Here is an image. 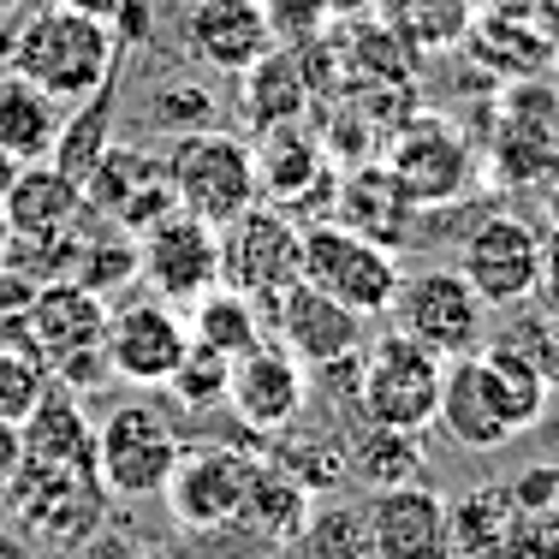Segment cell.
I'll use <instances>...</instances> for the list:
<instances>
[{"mask_svg":"<svg viewBox=\"0 0 559 559\" xmlns=\"http://www.w3.org/2000/svg\"><path fill=\"white\" fill-rule=\"evenodd\" d=\"M417 12H423V19H417V36H429V43H435V0H417ZM452 12H464V0H452ZM459 24H464V19H447L441 31L452 36Z\"/></svg>","mask_w":559,"mask_h":559,"instance_id":"ee69618b","label":"cell"},{"mask_svg":"<svg viewBox=\"0 0 559 559\" xmlns=\"http://www.w3.org/2000/svg\"><path fill=\"white\" fill-rule=\"evenodd\" d=\"M7 245H12V233H7V215H0V257H7Z\"/></svg>","mask_w":559,"mask_h":559,"instance_id":"7dc6e473","label":"cell"},{"mask_svg":"<svg viewBox=\"0 0 559 559\" xmlns=\"http://www.w3.org/2000/svg\"><path fill=\"white\" fill-rule=\"evenodd\" d=\"M19 464H48V471H78L96 476V429H90L78 393L48 388L31 423L19 429Z\"/></svg>","mask_w":559,"mask_h":559,"instance_id":"ffe728a7","label":"cell"},{"mask_svg":"<svg viewBox=\"0 0 559 559\" xmlns=\"http://www.w3.org/2000/svg\"><path fill=\"white\" fill-rule=\"evenodd\" d=\"M554 381H559V345H554Z\"/></svg>","mask_w":559,"mask_h":559,"instance_id":"f907efd6","label":"cell"},{"mask_svg":"<svg viewBox=\"0 0 559 559\" xmlns=\"http://www.w3.org/2000/svg\"><path fill=\"white\" fill-rule=\"evenodd\" d=\"M298 548L310 559H369V518L364 506H340V500H316L310 524H304Z\"/></svg>","mask_w":559,"mask_h":559,"instance_id":"836d02e7","label":"cell"},{"mask_svg":"<svg viewBox=\"0 0 559 559\" xmlns=\"http://www.w3.org/2000/svg\"><path fill=\"white\" fill-rule=\"evenodd\" d=\"M298 280L369 322V316H388L393 310L399 280H405V274H399V257H393V250H381L376 238L352 233V226H340V221H310V226H304Z\"/></svg>","mask_w":559,"mask_h":559,"instance_id":"5b68a950","label":"cell"},{"mask_svg":"<svg viewBox=\"0 0 559 559\" xmlns=\"http://www.w3.org/2000/svg\"><path fill=\"white\" fill-rule=\"evenodd\" d=\"M48 388H55V376L43 369V357H31L12 340H0V423H7V429H24Z\"/></svg>","mask_w":559,"mask_h":559,"instance_id":"d590c367","label":"cell"},{"mask_svg":"<svg viewBox=\"0 0 559 559\" xmlns=\"http://www.w3.org/2000/svg\"><path fill=\"white\" fill-rule=\"evenodd\" d=\"M316 512V495L304 483H292L274 459H257V476H250L245 512H238V536H250L257 548H298L304 524Z\"/></svg>","mask_w":559,"mask_h":559,"instance_id":"603a6c76","label":"cell"},{"mask_svg":"<svg viewBox=\"0 0 559 559\" xmlns=\"http://www.w3.org/2000/svg\"><path fill=\"white\" fill-rule=\"evenodd\" d=\"M0 559H31V548H24V542L12 536V530H0Z\"/></svg>","mask_w":559,"mask_h":559,"instance_id":"f6af8a7d","label":"cell"},{"mask_svg":"<svg viewBox=\"0 0 559 559\" xmlns=\"http://www.w3.org/2000/svg\"><path fill=\"white\" fill-rule=\"evenodd\" d=\"M55 7H66V12H84V19H96V24H114V12L126 7V0H55Z\"/></svg>","mask_w":559,"mask_h":559,"instance_id":"7bdbcfd3","label":"cell"},{"mask_svg":"<svg viewBox=\"0 0 559 559\" xmlns=\"http://www.w3.org/2000/svg\"><path fill=\"white\" fill-rule=\"evenodd\" d=\"M369 518V559H452L447 500L429 483L381 488L364 500Z\"/></svg>","mask_w":559,"mask_h":559,"instance_id":"2e32d148","label":"cell"},{"mask_svg":"<svg viewBox=\"0 0 559 559\" xmlns=\"http://www.w3.org/2000/svg\"><path fill=\"white\" fill-rule=\"evenodd\" d=\"M108 114H114V84L102 90V96H90V108L72 119V126H60V138H55V155H48V162H55L66 179H78L84 185L90 179V167L102 162V150H108Z\"/></svg>","mask_w":559,"mask_h":559,"instance_id":"e575fe53","label":"cell"},{"mask_svg":"<svg viewBox=\"0 0 559 559\" xmlns=\"http://www.w3.org/2000/svg\"><path fill=\"white\" fill-rule=\"evenodd\" d=\"M257 155V191L262 203L286 209L292 221H304L316 191H334V167H328L322 138H310L304 126H274L262 131V143H250Z\"/></svg>","mask_w":559,"mask_h":559,"instance_id":"d6986e66","label":"cell"},{"mask_svg":"<svg viewBox=\"0 0 559 559\" xmlns=\"http://www.w3.org/2000/svg\"><path fill=\"white\" fill-rule=\"evenodd\" d=\"M269 328H274V345H286L292 357H298L304 369H322V364H340V357H352V352H364L369 334H364V316H352L345 304L334 298H322L316 286H292V292H280L274 298V310H269Z\"/></svg>","mask_w":559,"mask_h":559,"instance_id":"e0dca14e","label":"cell"},{"mask_svg":"<svg viewBox=\"0 0 559 559\" xmlns=\"http://www.w3.org/2000/svg\"><path fill=\"white\" fill-rule=\"evenodd\" d=\"M179 452L185 441L162 411L150 399H126L96 423V483L114 500H155L167 488Z\"/></svg>","mask_w":559,"mask_h":559,"instance_id":"52a82bcc","label":"cell"},{"mask_svg":"<svg viewBox=\"0 0 559 559\" xmlns=\"http://www.w3.org/2000/svg\"><path fill=\"white\" fill-rule=\"evenodd\" d=\"M393 322L405 340H417L423 352H435L441 364L476 357L488 345V304L471 292V280L459 269H423L399 280L393 298Z\"/></svg>","mask_w":559,"mask_h":559,"instance_id":"ba28073f","label":"cell"},{"mask_svg":"<svg viewBox=\"0 0 559 559\" xmlns=\"http://www.w3.org/2000/svg\"><path fill=\"white\" fill-rule=\"evenodd\" d=\"M119 43L108 24L84 19V12L66 7H36L31 19L12 24V48H7V72L31 78L36 90L60 102H90L114 84L119 72Z\"/></svg>","mask_w":559,"mask_h":559,"instance_id":"6da1fadb","label":"cell"},{"mask_svg":"<svg viewBox=\"0 0 559 559\" xmlns=\"http://www.w3.org/2000/svg\"><path fill=\"white\" fill-rule=\"evenodd\" d=\"M269 459L292 476V483L310 488L316 500H328L345 483V441H334V435H316V429H298V423H292L286 435H274Z\"/></svg>","mask_w":559,"mask_h":559,"instance_id":"1f68e13d","label":"cell"},{"mask_svg":"<svg viewBox=\"0 0 559 559\" xmlns=\"http://www.w3.org/2000/svg\"><path fill=\"white\" fill-rule=\"evenodd\" d=\"M447 530H452V559H506L518 530V506L506 483H476L459 500H447Z\"/></svg>","mask_w":559,"mask_h":559,"instance_id":"4316f807","label":"cell"},{"mask_svg":"<svg viewBox=\"0 0 559 559\" xmlns=\"http://www.w3.org/2000/svg\"><path fill=\"white\" fill-rule=\"evenodd\" d=\"M31 298H36V280L24 269H12V262H0V328L19 322V316L31 310Z\"/></svg>","mask_w":559,"mask_h":559,"instance_id":"f35d334b","label":"cell"},{"mask_svg":"<svg viewBox=\"0 0 559 559\" xmlns=\"http://www.w3.org/2000/svg\"><path fill=\"white\" fill-rule=\"evenodd\" d=\"M536 447H542L548 464H559V405H548V417L536 423Z\"/></svg>","mask_w":559,"mask_h":559,"instance_id":"b9f144b4","label":"cell"},{"mask_svg":"<svg viewBox=\"0 0 559 559\" xmlns=\"http://www.w3.org/2000/svg\"><path fill=\"white\" fill-rule=\"evenodd\" d=\"M72 559H143V554L131 548V542L119 536V530H90V536L72 548Z\"/></svg>","mask_w":559,"mask_h":559,"instance_id":"60d3db41","label":"cell"},{"mask_svg":"<svg viewBox=\"0 0 559 559\" xmlns=\"http://www.w3.org/2000/svg\"><path fill=\"white\" fill-rule=\"evenodd\" d=\"M162 173L173 185V203L209 226H226L233 215H245L250 203H262L257 155H250V143L238 131H221V126L173 138L162 155Z\"/></svg>","mask_w":559,"mask_h":559,"instance_id":"3957f363","label":"cell"},{"mask_svg":"<svg viewBox=\"0 0 559 559\" xmlns=\"http://www.w3.org/2000/svg\"><path fill=\"white\" fill-rule=\"evenodd\" d=\"M226 376H233V364H226V357L191 345V352H185V364L173 369L167 388L179 393L185 411H215V405H226Z\"/></svg>","mask_w":559,"mask_h":559,"instance_id":"8d00e7d4","label":"cell"},{"mask_svg":"<svg viewBox=\"0 0 559 559\" xmlns=\"http://www.w3.org/2000/svg\"><path fill=\"white\" fill-rule=\"evenodd\" d=\"M435 429H447V441L464 447V452H500L506 441H512L506 423L495 417V405H488L483 381H476V357L447 364L441 405H435Z\"/></svg>","mask_w":559,"mask_h":559,"instance_id":"83f0119b","label":"cell"},{"mask_svg":"<svg viewBox=\"0 0 559 559\" xmlns=\"http://www.w3.org/2000/svg\"><path fill=\"white\" fill-rule=\"evenodd\" d=\"M43 7H55V0H43Z\"/></svg>","mask_w":559,"mask_h":559,"instance_id":"f5cc1de1","label":"cell"},{"mask_svg":"<svg viewBox=\"0 0 559 559\" xmlns=\"http://www.w3.org/2000/svg\"><path fill=\"white\" fill-rule=\"evenodd\" d=\"M31 559H72V554H60V548H43V554H31Z\"/></svg>","mask_w":559,"mask_h":559,"instance_id":"c3c4849f","label":"cell"},{"mask_svg":"<svg viewBox=\"0 0 559 559\" xmlns=\"http://www.w3.org/2000/svg\"><path fill=\"white\" fill-rule=\"evenodd\" d=\"M60 126H66V114L48 90H36L31 78H19V72H0V150H7L12 162L19 167L48 162Z\"/></svg>","mask_w":559,"mask_h":559,"instance_id":"484cf974","label":"cell"},{"mask_svg":"<svg viewBox=\"0 0 559 559\" xmlns=\"http://www.w3.org/2000/svg\"><path fill=\"white\" fill-rule=\"evenodd\" d=\"M7 506L43 548H78L90 530H102V483L78 471H48V464H19L7 476Z\"/></svg>","mask_w":559,"mask_h":559,"instance_id":"4fadbf2b","label":"cell"},{"mask_svg":"<svg viewBox=\"0 0 559 559\" xmlns=\"http://www.w3.org/2000/svg\"><path fill=\"white\" fill-rule=\"evenodd\" d=\"M506 495H512L518 518H536V512H559V464H548V459L524 464V471H518L512 483H506Z\"/></svg>","mask_w":559,"mask_h":559,"instance_id":"74e56055","label":"cell"},{"mask_svg":"<svg viewBox=\"0 0 559 559\" xmlns=\"http://www.w3.org/2000/svg\"><path fill=\"white\" fill-rule=\"evenodd\" d=\"M102 334H108V298L78 286V280H48V286H36L31 310L0 328V340L24 345L31 357H43V369L66 393L102 381V369H108Z\"/></svg>","mask_w":559,"mask_h":559,"instance_id":"7a4b0ae2","label":"cell"},{"mask_svg":"<svg viewBox=\"0 0 559 559\" xmlns=\"http://www.w3.org/2000/svg\"><path fill=\"white\" fill-rule=\"evenodd\" d=\"M476 381H483L488 405H495V417L506 423V435H530L542 417H548L554 405V376L542 364H530V357H518L512 345H495L488 340L483 352H476Z\"/></svg>","mask_w":559,"mask_h":559,"instance_id":"44dd1931","label":"cell"},{"mask_svg":"<svg viewBox=\"0 0 559 559\" xmlns=\"http://www.w3.org/2000/svg\"><path fill=\"white\" fill-rule=\"evenodd\" d=\"M179 7H197V0H179Z\"/></svg>","mask_w":559,"mask_h":559,"instance_id":"816d5d0a","label":"cell"},{"mask_svg":"<svg viewBox=\"0 0 559 559\" xmlns=\"http://www.w3.org/2000/svg\"><path fill=\"white\" fill-rule=\"evenodd\" d=\"M185 328H191V345L226 357V364H238L245 352H257V345L269 340L262 310L250 298H238V292H226V286L203 292V298L191 304V316H185Z\"/></svg>","mask_w":559,"mask_h":559,"instance_id":"f546056e","label":"cell"},{"mask_svg":"<svg viewBox=\"0 0 559 559\" xmlns=\"http://www.w3.org/2000/svg\"><path fill=\"white\" fill-rule=\"evenodd\" d=\"M423 471H429L423 435H399V429L364 423V429L345 441V476L364 483L369 495H381V488H411V483H423Z\"/></svg>","mask_w":559,"mask_h":559,"instance_id":"f1b7e54d","label":"cell"},{"mask_svg":"<svg viewBox=\"0 0 559 559\" xmlns=\"http://www.w3.org/2000/svg\"><path fill=\"white\" fill-rule=\"evenodd\" d=\"M155 179H167L162 155L138 150V143H108V150H102V162L90 167V179H84V209L114 226L119 215H126L131 197H138L143 185H155Z\"/></svg>","mask_w":559,"mask_h":559,"instance_id":"4dcf8cb0","label":"cell"},{"mask_svg":"<svg viewBox=\"0 0 559 559\" xmlns=\"http://www.w3.org/2000/svg\"><path fill=\"white\" fill-rule=\"evenodd\" d=\"M298 262H304V226L274 203H250L245 215H233L221 226V286L250 298L269 322L274 298L298 286Z\"/></svg>","mask_w":559,"mask_h":559,"instance_id":"8992f818","label":"cell"},{"mask_svg":"<svg viewBox=\"0 0 559 559\" xmlns=\"http://www.w3.org/2000/svg\"><path fill=\"white\" fill-rule=\"evenodd\" d=\"M191 352V328H185L179 304L162 298H126L108 304V334H102V357L108 376H119L126 388H167L173 369Z\"/></svg>","mask_w":559,"mask_h":559,"instance_id":"30bf717a","label":"cell"},{"mask_svg":"<svg viewBox=\"0 0 559 559\" xmlns=\"http://www.w3.org/2000/svg\"><path fill=\"white\" fill-rule=\"evenodd\" d=\"M257 459L262 452L226 447V441L185 447L179 464H173V476H167V488H162L167 518L185 530V536H226V530H238V512H245Z\"/></svg>","mask_w":559,"mask_h":559,"instance_id":"9c48e42d","label":"cell"},{"mask_svg":"<svg viewBox=\"0 0 559 559\" xmlns=\"http://www.w3.org/2000/svg\"><path fill=\"white\" fill-rule=\"evenodd\" d=\"M0 215H7L12 238H43V233H66L84 215V185L66 179L55 162H31L12 173V185L0 191Z\"/></svg>","mask_w":559,"mask_h":559,"instance_id":"7402d4cb","label":"cell"},{"mask_svg":"<svg viewBox=\"0 0 559 559\" xmlns=\"http://www.w3.org/2000/svg\"><path fill=\"white\" fill-rule=\"evenodd\" d=\"M334 203L340 209L328 221H340V226H352V233L376 238L381 250H399L411 238V221H417V203L393 185L388 167H357L352 179L334 191Z\"/></svg>","mask_w":559,"mask_h":559,"instance_id":"cb8c5ba5","label":"cell"},{"mask_svg":"<svg viewBox=\"0 0 559 559\" xmlns=\"http://www.w3.org/2000/svg\"><path fill=\"white\" fill-rule=\"evenodd\" d=\"M471 292L488 304V310H518V304L536 298L542 280V233L518 215H483L464 233L459 262H452Z\"/></svg>","mask_w":559,"mask_h":559,"instance_id":"7c38bea8","label":"cell"},{"mask_svg":"<svg viewBox=\"0 0 559 559\" xmlns=\"http://www.w3.org/2000/svg\"><path fill=\"white\" fill-rule=\"evenodd\" d=\"M441 381H447L441 357L423 352L417 340H405L399 328H388L381 340L364 345V369H357L352 411L364 423H376V429L429 435L435 429V405H441Z\"/></svg>","mask_w":559,"mask_h":559,"instance_id":"277c9868","label":"cell"},{"mask_svg":"<svg viewBox=\"0 0 559 559\" xmlns=\"http://www.w3.org/2000/svg\"><path fill=\"white\" fill-rule=\"evenodd\" d=\"M185 43L209 72L226 78L250 72L269 48H280L262 0H197V7H185Z\"/></svg>","mask_w":559,"mask_h":559,"instance_id":"ac0fdd59","label":"cell"},{"mask_svg":"<svg viewBox=\"0 0 559 559\" xmlns=\"http://www.w3.org/2000/svg\"><path fill=\"white\" fill-rule=\"evenodd\" d=\"M536 304L548 322H559V233H542V280H536Z\"/></svg>","mask_w":559,"mask_h":559,"instance_id":"ab89813d","label":"cell"},{"mask_svg":"<svg viewBox=\"0 0 559 559\" xmlns=\"http://www.w3.org/2000/svg\"><path fill=\"white\" fill-rule=\"evenodd\" d=\"M304 108H310V78L292 48H269L250 72H238V114L257 138L274 126H298Z\"/></svg>","mask_w":559,"mask_h":559,"instance_id":"d4e9b609","label":"cell"},{"mask_svg":"<svg viewBox=\"0 0 559 559\" xmlns=\"http://www.w3.org/2000/svg\"><path fill=\"white\" fill-rule=\"evenodd\" d=\"M12 173H19V162H12L7 150H0V191H7V185H12Z\"/></svg>","mask_w":559,"mask_h":559,"instance_id":"bcb514c9","label":"cell"},{"mask_svg":"<svg viewBox=\"0 0 559 559\" xmlns=\"http://www.w3.org/2000/svg\"><path fill=\"white\" fill-rule=\"evenodd\" d=\"M381 167L393 173V185H399V191H405L417 209L452 203V197L471 191V179H476L471 143H464L459 131L447 126V119H435V114L399 126V138L388 143V162H381Z\"/></svg>","mask_w":559,"mask_h":559,"instance_id":"9a60e30c","label":"cell"},{"mask_svg":"<svg viewBox=\"0 0 559 559\" xmlns=\"http://www.w3.org/2000/svg\"><path fill=\"white\" fill-rule=\"evenodd\" d=\"M131 245H138V274L150 286V298L191 310L203 292L221 286V226L185 215V209H173L155 226H143Z\"/></svg>","mask_w":559,"mask_h":559,"instance_id":"8fae6325","label":"cell"},{"mask_svg":"<svg viewBox=\"0 0 559 559\" xmlns=\"http://www.w3.org/2000/svg\"><path fill=\"white\" fill-rule=\"evenodd\" d=\"M226 405H233V417L245 423L257 441H274V435H286L292 423L304 417V405H310V369H304L286 345L262 340L257 352H245L233 364V376H226Z\"/></svg>","mask_w":559,"mask_h":559,"instance_id":"5bb4252c","label":"cell"},{"mask_svg":"<svg viewBox=\"0 0 559 559\" xmlns=\"http://www.w3.org/2000/svg\"><path fill=\"white\" fill-rule=\"evenodd\" d=\"M221 114L215 90L203 84V78H162V84L150 90V102H143V119H150L162 138H185V131H209Z\"/></svg>","mask_w":559,"mask_h":559,"instance_id":"d6a6232c","label":"cell"},{"mask_svg":"<svg viewBox=\"0 0 559 559\" xmlns=\"http://www.w3.org/2000/svg\"><path fill=\"white\" fill-rule=\"evenodd\" d=\"M12 7H19V0H0V19H7V12H12Z\"/></svg>","mask_w":559,"mask_h":559,"instance_id":"681fc988","label":"cell"}]
</instances>
